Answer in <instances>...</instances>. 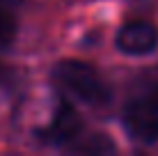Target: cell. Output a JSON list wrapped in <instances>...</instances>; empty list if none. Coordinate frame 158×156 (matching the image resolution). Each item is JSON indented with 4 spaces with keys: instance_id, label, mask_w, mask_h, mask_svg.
I'll use <instances>...</instances> for the list:
<instances>
[{
    "instance_id": "obj_1",
    "label": "cell",
    "mask_w": 158,
    "mask_h": 156,
    "mask_svg": "<svg viewBox=\"0 0 158 156\" xmlns=\"http://www.w3.org/2000/svg\"><path fill=\"white\" fill-rule=\"evenodd\" d=\"M55 80L71 96L89 106H103L110 101V87L92 64L80 60H64L55 69Z\"/></svg>"
},
{
    "instance_id": "obj_2",
    "label": "cell",
    "mask_w": 158,
    "mask_h": 156,
    "mask_svg": "<svg viewBox=\"0 0 158 156\" xmlns=\"http://www.w3.org/2000/svg\"><path fill=\"white\" fill-rule=\"evenodd\" d=\"M124 129L142 145L158 140V92H147L128 101L124 108Z\"/></svg>"
},
{
    "instance_id": "obj_3",
    "label": "cell",
    "mask_w": 158,
    "mask_h": 156,
    "mask_svg": "<svg viewBox=\"0 0 158 156\" xmlns=\"http://www.w3.org/2000/svg\"><path fill=\"white\" fill-rule=\"evenodd\" d=\"M83 131V122H80V115L76 112V108L67 101L55 108L53 112V120L51 124L41 131H37V138L41 142H48V145H57V147H64L73 140L76 136H80Z\"/></svg>"
},
{
    "instance_id": "obj_4",
    "label": "cell",
    "mask_w": 158,
    "mask_h": 156,
    "mask_svg": "<svg viewBox=\"0 0 158 156\" xmlns=\"http://www.w3.org/2000/svg\"><path fill=\"white\" fill-rule=\"evenodd\" d=\"M115 44L126 55H147L158 46V30L154 23L142 19L128 21L119 28Z\"/></svg>"
},
{
    "instance_id": "obj_5",
    "label": "cell",
    "mask_w": 158,
    "mask_h": 156,
    "mask_svg": "<svg viewBox=\"0 0 158 156\" xmlns=\"http://www.w3.org/2000/svg\"><path fill=\"white\" fill-rule=\"evenodd\" d=\"M69 149L83 152V154H110V152H115V145H112L110 138L103 136V133H94V136H87V138L76 136L73 140L69 142Z\"/></svg>"
},
{
    "instance_id": "obj_6",
    "label": "cell",
    "mask_w": 158,
    "mask_h": 156,
    "mask_svg": "<svg viewBox=\"0 0 158 156\" xmlns=\"http://www.w3.org/2000/svg\"><path fill=\"white\" fill-rule=\"evenodd\" d=\"M16 37V19L5 5H0V48H7Z\"/></svg>"
},
{
    "instance_id": "obj_7",
    "label": "cell",
    "mask_w": 158,
    "mask_h": 156,
    "mask_svg": "<svg viewBox=\"0 0 158 156\" xmlns=\"http://www.w3.org/2000/svg\"><path fill=\"white\" fill-rule=\"evenodd\" d=\"M5 76H7V69H5L2 64H0V85L5 83Z\"/></svg>"
}]
</instances>
